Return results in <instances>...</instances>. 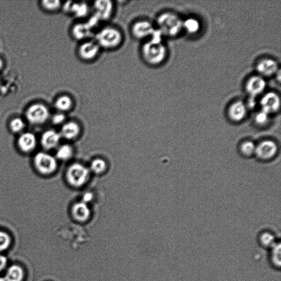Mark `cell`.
<instances>
[{
    "label": "cell",
    "mask_w": 281,
    "mask_h": 281,
    "mask_svg": "<svg viewBox=\"0 0 281 281\" xmlns=\"http://www.w3.org/2000/svg\"><path fill=\"white\" fill-rule=\"evenodd\" d=\"M93 39L102 50L114 51L122 46L124 41V34L118 26L108 25L96 31Z\"/></svg>",
    "instance_id": "obj_1"
},
{
    "label": "cell",
    "mask_w": 281,
    "mask_h": 281,
    "mask_svg": "<svg viewBox=\"0 0 281 281\" xmlns=\"http://www.w3.org/2000/svg\"><path fill=\"white\" fill-rule=\"evenodd\" d=\"M167 55V48L163 42H155L149 40L143 42L140 48L142 61L151 66H157L162 64Z\"/></svg>",
    "instance_id": "obj_2"
},
{
    "label": "cell",
    "mask_w": 281,
    "mask_h": 281,
    "mask_svg": "<svg viewBox=\"0 0 281 281\" xmlns=\"http://www.w3.org/2000/svg\"><path fill=\"white\" fill-rule=\"evenodd\" d=\"M156 26L163 36L175 37L183 28V22L174 13L166 12L158 16Z\"/></svg>",
    "instance_id": "obj_3"
},
{
    "label": "cell",
    "mask_w": 281,
    "mask_h": 281,
    "mask_svg": "<svg viewBox=\"0 0 281 281\" xmlns=\"http://www.w3.org/2000/svg\"><path fill=\"white\" fill-rule=\"evenodd\" d=\"M90 175V170L82 164H71L66 172V179L68 184L75 188L86 184Z\"/></svg>",
    "instance_id": "obj_4"
},
{
    "label": "cell",
    "mask_w": 281,
    "mask_h": 281,
    "mask_svg": "<svg viewBox=\"0 0 281 281\" xmlns=\"http://www.w3.org/2000/svg\"><path fill=\"white\" fill-rule=\"evenodd\" d=\"M33 164L36 170L44 176L52 174L58 167L56 158L44 151H40L35 155Z\"/></svg>",
    "instance_id": "obj_5"
},
{
    "label": "cell",
    "mask_w": 281,
    "mask_h": 281,
    "mask_svg": "<svg viewBox=\"0 0 281 281\" xmlns=\"http://www.w3.org/2000/svg\"><path fill=\"white\" fill-rule=\"evenodd\" d=\"M101 51L99 44L92 38L80 43L77 49V54L82 61L90 63L97 60Z\"/></svg>",
    "instance_id": "obj_6"
},
{
    "label": "cell",
    "mask_w": 281,
    "mask_h": 281,
    "mask_svg": "<svg viewBox=\"0 0 281 281\" xmlns=\"http://www.w3.org/2000/svg\"><path fill=\"white\" fill-rule=\"evenodd\" d=\"M152 22L148 20L140 19L133 22L130 27L132 37L145 42L149 40L155 30Z\"/></svg>",
    "instance_id": "obj_7"
},
{
    "label": "cell",
    "mask_w": 281,
    "mask_h": 281,
    "mask_svg": "<svg viewBox=\"0 0 281 281\" xmlns=\"http://www.w3.org/2000/svg\"><path fill=\"white\" fill-rule=\"evenodd\" d=\"M25 116L30 124L41 125L46 123L50 118V112L45 105L37 104L29 107Z\"/></svg>",
    "instance_id": "obj_8"
},
{
    "label": "cell",
    "mask_w": 281,
    "mask_h": 281,
    "mask_svg": "<svg viewBox=\"0 0 281 281\" xmlns=\"http://www.w3.org/2000/svg\"><path fill=\"white\" fill-rule=\"evenodd\" d=\"M91 8L93 15L103 22L108 21L113 17L115 4L108 0H101L93 2Z\"/></svg>",
    "instance_id": "obj_9"
},
{
    "label": "cell",
    "mask_w": 281,
    "mask_h": 281,
    "mask_svg": "<svg viewBox=\"0 0 281 281\" xmlns=\"http://www.w3.org/2000/svg\"><path fill=\"white\" fill-rule=\"evenodd\" d=\"M62 10L78 19H86L91 11V8L85 2L68 1L62 4Z\"/></svg>",
    "instance_id": "obj_10"
},
{
    "label": "cell",
    "mask_w": 281,
    "mask_h": 281,
    "mask_svg": "<svg viewBox=\"0 0 281 281\" xmlns=\"http://www.w3.org/2000/svg\"><path fill=\"white\" fill-rule=\"evenodd\" d=\"M278 151V146L276 143L267 140L260 142L256 146L255 154L259 159L267 160L275 157Z\"/></svg>",
    "instance_id": "obj_11"
},
{
    "label": "cell",
    "mask_w": 281,
    "mask_h": 281,
    "mask_svg": "<svg viewBox=\"0 0 281 281\" xmlns=\"http://www.w3.org/2000/svg\"><path fill=\"white\" fill-rule=\"evenodd\" d=\"M93 32V30L86 22H78L71 26L70 34L73 39L81 43L93 38L94 35Z\"/></svg>",
    "instance_id": "obj_12"
},
{
    "label": "cell",
    "mask_w": 281,
    "mask_h": 281,
    "mask_svg": "<svg viewBox=\"0 0 281 281\" xmlns=\"http://www.w3.org/2000/svg\"><path fill=\"white\" fill-rule=\"evenodd\" d=\"M260 105L262 110L269 114L277 112L281 105L280 96L274 92L267 93L262 97Z\"/></svg>",
    "instance_id": "obj_13"
},
{
    "label": "cell",
    "mask_w": 281,
    "mask_h": 281,
    "mask_svg": "<svg viewBox=\"0 0 281 281\" xmlns=\"http://www.w3.org/2000/svg\"><path fill=\"white\" fill-rule=\"evenodd\" d=\"M17 146L19 149L24 153L32 152L37 146V139L34 133L26 132L18 138Z\"/></svg>",
    "instance_id": "obj_14"
},
{
    "label": "cell",
    "mask_w": 281,
    "mask_h": 281,
    "mask_svg": "<svg viewBox=\"0 0 281 281\" xmlns=\"http://www.w3.org/2000/svg\"><path fill=\"white\" fill-rule=\"evenodd\" d=\"M266 83L264 78L260 75L253 76L246 84V91L249 95L256 97L265 90Z\"/></svg>",
    "instance_id": "obj_15"
},
{
    "label": "cell",
    "mask_w": 281,
    "mask_h": 281,
    "mask_svg": "<svg viewBox=\"0 0 281 281\" xmlns=\"http://www.w3.org/2000/svg\"><path fill=\"white\" fill-rule=\"evenodd\" d=\"M257 70L263 78L271 77L277 73L280 69L277 62L271 59H265L258 62Z\"/></svg>",
    "instance_id": "obj_16"
},
{
    "label": "cell",
    "mask_w": 281,
    "mask_h": 281,
    "mask_svg": "<svg viewBox=\"0 0 281 281\" xmlns=\"http://www.w3.org/2000/svg\"><path fill=\"white\" fill-rule=\"evenodd\" d=\"M61 137L60 133L54 130H48L43 133L40 142L44 150H51L59 145Z\"/></svg>",
    "instance_id": "obj_17"
},
{
    "label": "cell",
    "mask_w": 281,
    "mask_h": 281,
    "mask_svg": "<svg viewBox=\"0 0 281 281\" xmlns=\"http://www.w3.org/2000/svg\"><path fill=\"white\" fill-rule=\"evenodd\" d=\"M247 106L242 101H236L229 107L228 115L230 119L235 123H238L246 117Z\"/></svg>",
    "instance_id": "obj_18"
},
{
    "label": "cell",
    "mask_w": 281,
    "mask_h": 281,
    "mask_svg": "<svg viewBox=\"0 0 281 281\" xmlns=\"http://www.w3.org/2000/svg\"><path fill=\"white\" fill-rule=\"evenodd\" d=\"M267 261L272 269L280 271L281 265V241L276 243L273 247L267 250Z\"/></svg>",
    "instance_id": "obj_19"
},
{
    "label": "cell",
    "mask_w": 281,
    "mask_h": 281,
    "mask_svg": "<svg viewBox=\"0 0 281 281\" xmlns=\"http://www.w3.org/2000/svg\"><path fill=\"white\" fill-rule=\"evenodd\" d=\"M71 215L79 222L87 221L91 216V210L87 203L83 201L76 203L71 208Z\"/></svg>",
    "instance_id": "obj_20"
},
{
    "label": "cell",
    "mask_w": 281,
    "mask_h": 281,
    "mask_svg": "<svg viewBox=\"0 0 281 281\" xmlns=\"http://www.w3.org/2000/svg\"><path fill=\"white\" fill-rule=\"evenodd\" d=\"M75 106L73 97L69 94H62L56 98L54 106L58 112L65 113L72 110Z\"/></svg>",
    "instance_id": "obj_21"
},
{
    "label": "cell",
    "mask_w": 281,
    "mask_h": 281,
    "mask_svg": "<svg viewBox=\"0 0 281 281\" xmlns=\"http://www.w3.org/2000/svg\"><path fill=\"white\" fill-rule=\"evenodd\" d=\"M81 128L80 125L74 121L66 122L62 125L60 134L67 140H73L80 134Z\"/></svg>",
    "instance_id": "obj_22"
},
{
    "label": "cell",
    "mask_w": 281,
    "mask_h": 281,
    "mask_svg": "<svg viewBox=\"0 0 281 281\" xmlns=\"http://www.w3.org/2000/svg\"><path fill=\"white\" fill-rule=\"evenodd\" d=\"M275 234L270 231H264L259 235L257 242L259 246L263 249L269 250L279 241Z\"/></svg>",
    "instance_id": "obj_23"
},
{
    "label": "cell",
    "mask_w": 281,
    "mask_h": 281,
    "mask_svg": "<svg viewBox=\"0 0 281 281\" xmlns=\"http://www.w3.org/2000/svg\"><path fill=\"white\" fill-rule=\"evenodd\" d=\"M25 272L19 265H12L8 267L3 278L6 281H23Z\"/></svg>",
    "instance_id": "obj_24"
},
{
    "label": "cell",
    "mask_w": 281,
    "mask_h": 281,
    "mask_svg": "<svg viewBox=\"0 0 281 281\" xmlns=\"http://www.w3.org/2000/svg\"><path fill=\"white\" fill-rule=\"evenodd\" d=\"M73 149L69 145L65 144L61 146L56 151V158L61 160H68L73 155Z\"/></svg>",
    "instance_id": "obj_25"
},
{
    "label": "cell",
    "mask_w": 281,
    "mask_h": 281,
    "mask_svg": "<svg viewBox=\"0 0 281 281\" xmlns=\"http://www.w3.org/2000/svg\"><path fill=\"white\" fill-rule=\"evenodd\" d=\"M183 28H184L187 32L195 34L198 32L200 25L198 21L193 18H190L183 22Z\"/></svg>",
    "instance_id": "obj_26"
},
{
    "label": "cell",
    "mask_w": 281,
    "mask_h": 281,
    "mask_svg": "<svg viewBox=\"0 0 281 281\" xmlns=\"http://www.w3.org/2000/svg\"><path fill=\"white\" fill-rule=\"evenodd\" d=\"M62 4L63 3L59 0H54V1L44 0L42 2V5L44 10L52 13L62 10Z\"/></svg>",
    "instance_id": "obj_27"
},
{
    "label": "cell",
    "mask_w": 281,
    "mask_h": 281,
    "mask_svg": "<svg viewBox=\"0 0 281 281\" xmlns=\"http://www.w3.org/2000/svg\"><path fill=\"white\" fill-rule=\"evenodd\" d=\"M107 164L104 159L96 158L92 160L91 163V171L97 174H100L106 170Z\"/></svg>",
    "instance_id": "obj_28"
},
{
    "label": "cell",
    "mask_w": 281,
    "mask_h": 281,
    "mask_svg": "<svg viewBox=\"0 0 281 281\" xmlns=\"http://www.w3.org/2000/svg\"><path fill=\"white\" fill-rule=\"evenodd\" d=\"M256 145L251 141H246L242 143L240 146V151L243 155L246 157L255 154Z\"/></svg>",
    "instance_id": "obj_29"
},
{
    "label": "cell",
    "mask_w": 281,
    "mask_h": 281,
    "mask_svg": "<svg viewBox=\"0 0 281 281\" xmlns=\"http://www.w3.org/2000/svg\"><path fill=\"white\" fill-rule=\"evenodd\" d=\"M12 239L6 232L0 230V252L6 251L10 247Z\"/></svg>",
    "instance_id": "obj_30"
},
{
    "label": "cell",
    "mask_w": 281,
    "mask_h": 281,
    "mask_svg": "<svg viewBox=\"0 0 281 281\" xmlns=\"http://www.w3.org/2000/svg\"><path fill=\"white\" fill-rule=\"evenodd\" d=\"M10 128L12 132L19 133L24 129L25 123L21 118H16L11 120Z\"/></svg>",
    "instance_id": "obj_31"
},
{
    "label": "cell",
    "mask_w": 281,
    "mask_h": 281,
    "mask_svg": "<svg viewBox=\"0 0 281 281\" xmlns=\"http://www.w3.org/2000/svg\"><path fill=\"white\" fill-rule=\"evenodd\" d=\"M269 114L262 110L258 113L255 117L256 122L260 126H266L269 123Z\"/></svg>",
    "instance_id": "obj_32"
},
{
    "label": "cell",
    "mask_w": 281,
    "mask_h": 281,
    "mask_svg": "<svg viewBox=\"0 0 281 281\" xmlns=\"http://www.w3.org/2000/svg\"><path fill=\"white\" fill-rule=\"evenodd\" d=\"M52 122L56 126L63 125L66 122V115L65 113L57 112L52 116Z\"/></svg>",
    "instance_id": "obj_33"
},
{
    "label": "cell",
    "mask_w": 281,
    "mask_h": 281,
    "mask_svg": "<svg viewBox=\"0 0 281 281\" xmlns=\"http://www.w3.org/2000/svg\"><path fill=\"white\" fill-rule=\"evenodd\" d=\"M7 258L0 254V273L5 269L7 265Z\"/></svg>",
    "instance_id": "obj_34"
},
{
    "label": "cell",
    "mask_w": 281,
    "mask_h": 281,
    "mask_svg": "<svg viewBox=\"0 0 281 281\" xmlns=\"http://www.w3.org/2000/svg\"><path fill=\"white\" fill-rule=\"evenodd\" d=\"M93 198V195L91 193H86L83 195V202L87 203L90 202Z\"/></svg>",
    "instance_id": "obj_35"
},
{
    "label": "cell",
    "mask_w": 281,
    "mask_h": 281,
    "mask_svg": "<svg viewBox=\"0 0 281 281\" xmlns=\"http://www.w3.org/2000/svg\"><path fill=\"white\" fill-rule=\"evenodd\" d=\"M3 61L1 59H0V69H1L3 67Z\"/></svg>",
    "instance_id": "obj_36"
},
{
    "label": "cell",
    "mask_w": 281,
    "mask_h": 281,
    "mask_svg": "<svg viewBox=\"0 0 281 281\" xmlns=\"http://www.w3.org/2000/svg\"><path fill=\"white\" fill-rule=\"evenodd\" d=\"M0 281H6L3 278H0Z\"/></svg>",
    "instance_id": "obj_37"
}]
</instances>
